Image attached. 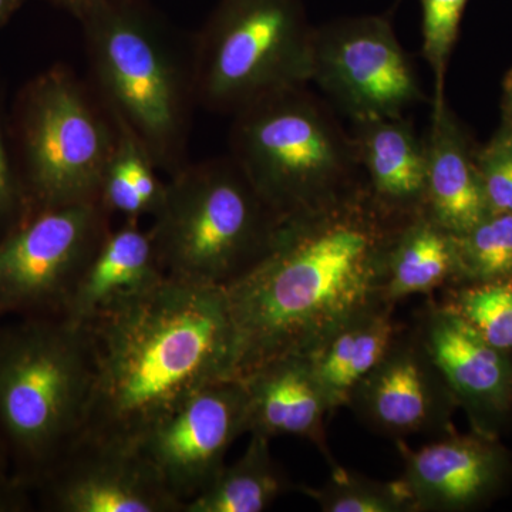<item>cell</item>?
Listing matches in <instances>:
<instances>
[{
	"label": "cell",
	"instance_id": "1",
	"mask_svg": "<svg viewBox=\"0 0 512 512\" xmlns=\"http://www.w3.org/2000/svg\"><path fill=\"white\" fill-rule=\"evenodd\" d=\"M403 222L365 185L281 221L264 256L224 288L235 332L234 377L284 355H308L353 315L384 301V258Z\"/></svg>",
	"mask_w": 512,
	"mask_h": 512
},
{
	"label": "cell",
	"instance_id": "2",
	"mask_svg": "<svg viewBox=\"0 0 512 512\" xmlns=\"http://www.w3.org/2000/svg\"><path fill=\"white\" fill-rule=\"evenodd\" d=\"M86 328L93 383L80 436L89 439L133 447L202 387L234 377V325L218 286L165 278Z\"/></svg>",
	"mask_w": 512,
	"mask_h": 512
},
{
	"label": "cell",
	"instance_id": "3",
	"mask_svg": "<svg viewBox=\"0 0 512 512\" xmlns=\"http://www.w3.org/2000/svg\"><path fill=\"white\" fill-rule=\"evenodd\" d=\"M79 22L93 89L157 170L177 174L198 106L192 37L148 0H111Z\"/></svg>",
	"mask_w": 512,
	"mask_h": 512
},
{
	"label": "cell",
	"instance_id": "4",
	"mask_svg": "<svg viewBox=\"0 0 512 512\" xmlns=\"http://www.w3.org/2000/svg\"><path fill=\"white\" fill-rule=\"evenodd\" d=\"M92 383L86 326L62 316L0 325V437L32 493L82 434Z\"/></svg>",
	"mask_w": 512,
	"mask_h": 512
},
{
	"label": "cell",
	"instance_id": "5",
	"mask_svg": "<svg viewBox=\"0 0 512 512\" xmlns=\"http://www.w3.org/2000/svg\"><path fill=\"white\" fill-rule=\"evenodd\" d=\"M228 144L229 156L281 220L363 184L350 130L308 84L276 90L232 114Z\"/></svg>",
	"mask_w": 512,
	"mask_h": 512
},
{
	"label": "cell",
	"instance_id": "6",
	"mask_svg": "<svg viewBox=\"0 0 512 512\" xmlns=\"http://www.w3.org/2000/svg\"><path fill=\"white\" fill-rule=\"evenodd\" d=\"M151 218L165 276L218 288L264 256L282 221L229 154L171 175Z\"/></svg>",
	"mask_w": 512,
	"mask_h": 512
},
{
	"label": "cell",
	"instance_id": "7",
	"mask_svg": "<svg viewBox=\"0 0 512 512\" xmlns=\"http://www.w3.org/2000/svg\"><path fill=\"white\" fill-rule=\"evenodd\" d=\"M313 33L305 0H220L192 37L198 106L232 116L311 83Z\"/></svg>",
	"mask_w": 512,
	"mask_h": 512
},
{
	"label": "cell",
	"instance_id": "8",
	"mask_svg": "<svg viewBox=\"0 0 512 512\" xmlns=\"http://www.w3.org/2000/svg\"><path fill=\"white\" fill-rule=\"evenodd\" d=\"M19 134L30 210L100 201L119 127L89 80L66 66L40 74L23 93Z\"/></svg>",
	"mask_w": 512,
	"mask_h": 512
},
{
	"label": "cell",
	"instance_id": "9",
	"mask_svg": "<svg viewBox=\"0 0 512 512\" xmlns=\"http://www.w3.org/2000/svg\"><path fill=\"white\" fill-rule=\"evenodd\" d=\"M113 217L101 201L33 208L0 237V318L62 316Z\"/></svg>",
	"mask_w": 512,
	"mask_h": 512
},
{
	"label": "cell",
	"instance_id": "10",
	"mask_svg": "<svg viewBox=\"0 0 512 512\" xmlns=\"http://www.w3.org/2000/svg\"><path fill=\"white\" fill-rule=\"evenodd\" d=\"M312 82L352 123L406 116L426 100L387 15L345 16L315 26Z\"/></svg>",
	"mask_w": 512,
	"mask_h": 512
},
{
	"label": "cell",
	"instance_id": "11",
	"mask_svg": "<svg viewBox=\"0 0 512 512\" xmlns=\"http://www.w3.org/2000/svg\"><path fill=\"white\" fill-rule=\"evenodd\" d=\"M244 433L247 393L241 380L229 377L192 394L133 447L184 508L217 478L229 447Z\"/></svg>",
	"mask_w": 512,
	"mask_h": 512
},
{
	"label": "cell",
	"instance_id": "12",
	"mask_svg": "<svg viewBox=\"0 0 512 512\" xmlns=\"http://www.w3.org/2000/svg\"><path fill=\"white\" fill-rule=\"evenodd\" d=\"M346 407L367 429L394 443L416 434L440 437L456 431L458 404L416 325L402 330L382 362L357 384Z\"/></svg>",
	"mask_w": 512,
	"mask_h": 512
},
{
	"label": "cell",
	"instance_id": "13",
	"mask_svg": "<svg viewBox=\"0 0 512 512\" xmlns=\"http://www.w3.org/2000/svg\"><path fill=\"white\" fill-rule=\"evenodd\" d=\"M33 494L50 512H183L136 448L83 436Z\"/></svg>",
	"mask_w": 512,
	"mask_h": 512
},
{
	"label": "cell",
	"instance_id": "14",
	"mask_svg": "<svg viewBox=\"0 0 512 512\" xmlns=\"http://www.w3.org/2000/svg\"><path fill=\"white\" fill-rule=\"evenodd\" d=\"M396 446L404 464L400 481L417 512L480 510L512 481V456L500 437L453 431L417 450L404 440Z\"/></svg>",
	"mask_w": 512,
	"mask_h": 512
},
{
	"label": "cell",
	"instance_id": "15",
	"mask_svg": "<svg viewBox=\"0 0 512 512\" xmlns=\"http://www.w3.org/2000/svg\"><path fill=\"white\" fill-rule=\"evenodd\" d=\"M416 328L471 430L500 437L512 416V355L439 302L427 303Z\"/></svg>",
	"mask_w": 512,
	"mask_h": 512
},
{
	"label": "cell",
	"instance_id": "16",
	"mask_svg": "<svg viewBox=\"0 0 512 512\" xmlns=\"http://www.w3.org/2000/svg\"><path fill=\"white\" fill-rule=\"evenodd\" d=\"M238 379L247 393V433L269 440L302 437L318 447L330 467L338 466L325 431L333 410L308 355L275 357Z\"/></svg>",
	"mask_w": 512,
	"mask_h": 512
},
{
	"label": "cell",
	"instance_id": "17",
	"mask_svg": "<svg viewBox=\"0 0 512 512\" xmlns=\"http://www.w3.org/2000/svg\"><path fill=\"white\" fill-rule=\"evenodd\" d=\"M363 185L376 207L394 222L426 212L424 138L407 116L353 121L350 128Z\"/></svg>",
	"mask_w": 512,
	"mask_h": 512
},
{
	"label": "cell",
	"instance_id": "18",
	"mask_svg": "<svg viewBox=\"0 0 512 512\" xmlns=\"http://www.w3.org/2000/svg\"><path fill=\"white\" fill-rule=\"evenodd\" d=\"M165 278L150 231L141 228L140 221L124 220L107 232L94 252L67 299L62 318L89 325L156 288Z\"/></svg>",
	"mask_w": 512,
	"mask_h": 512
},
{
	"label": "cell",
	"instance_id": "19",
	"mask_svg": "<svg viewBox=\"0 0 512 512\" xmlns=\"http://www.w3.org/2000/svg\"><path fill=\"white\" fill-rule=\"evenodd\" d=\"M426 146V214L441 227L463 235L484 220L490 210L477 167V150L470 134L447 99L431 103Z\"/></svg>",
	"mask_w": 512,
	"mask_h": 512
},
{
	"label": "cell",
	"instance_id": "20",
	"mask_svg": "<svg viewBox=\"0 0 512 512\" xmlns=\"http://www.w3.org/2000/svg\"><path fill=\"white\" fill-rule=\"evenodd\" d=\"M396 305L379 302L346 320L308 353L333 412L346 407L357 384L380 362L402 333Z\"/></svg>",
	"mask_w": 512,
	"mask_h": 512
},
{
	"label": "cell",
	"instance_id": "21",
	"mask_svg": "<svg viewBox=\"0 0 512 512\" xmlns=\"http://www.w3.org/2000/svg\"><path fill=\"white\" fill-rule=\"evenodd\" d=\"M460 281L456 235L426 212L394 231L384 258V301L397 305Z\"/></svg>",
	"mask_w": 512,
	"mask_h": 512
},
{
	"label": "cell",
	"instance_id": "22",
	"mask_svg": "<svg viewBox=\"0 0 512 512\" xmlns=\"http://www.w3.org/2000/svg\"><path fill=\"white\" fill-rule=\"evenodd\" d=\"M271 440L251 434L247 450L225 464L204 491L184 504L183 512H262L292 487L275 463Z\"/></svg>",
	"mask_w": 512,
	"mask_h": 512
},
{
	"label": "cell",
	"instance_id": "23",
	"mask_svg": "<svg viewBox=\"0 0 512 512\" xmlns=\"http://www.w3.org/2000/svg\"><path fill=\"white\" fill-rule=\"evenodd\" d=\"M439 303L494 348L512 355V276L448 286Z\"/></svg>",
	"mask_w": 512,
	"mask_h": 512
},
{
	"label": "cell",
	"instance_id": "24",
	"mask_svg": "<svg viewBox=\"0 0 512 512\" xmlns=\"http://www.w3.org/2000/svg\"><path fill=\"white\" fill-rule=\"evenodd\" d=\"M323 512H417L400 478L373 480L338 466L322 487H301Z\"/></svg>",
	"mask_w": 512,
	"mask_h": 512
},
{
	"label": "cell",
	"instance_id": "25",
	"mask_svg": "<svg viewBox=\"0 0 512 512\" xmlns=\"http://www.w3.org/2000/svg\"><path fill=\"white\" fill-rule=\"evenodd\" d=\"M456 244L458 284L512 276V214H488Z\"/></svg>",
	"mask_w": 512,
	"mask_h": 512
},
{
	"label": "cell",
	"instance_id": "26",
	"mask_svg": "<svg viewBox=\"0 0 512 512\" xmlns=\"http://www.w3.org/2000/svg\"><path fill=\"white\" fill-rule=\"evenodd\" d=\"M470 0H420L423 57L434 76L433 101L446 99V74Z\"/></svg>",
	"mask_w": 512,
	"mask_h": 512
},
{
	"label": "cell",
	"instance_id": "27",
	"mask_svg": "<svg viewBox=\"0 0 512 512\" xmlns=\"http://www.w3.org/2000/svg\"><path fill=\"white\" fill-rule=\"evenodd\" d=\"M477 167L490 214H512V133L500 127L477 150Z\"/></svg>",
	"mask_w": 512,
	"mask_h": 512
},
{
	"label": "cell",
	"instance_id": "28",
	"mask_svg": "<svg viewBox=\"0 0 512 512\" xmlns=\"http://www.w3.org/2000/svg\"><path fill=\"white\" fill-rule=\"evenodd\" d=\"M30 211L19 174L10 164L0 130V237Z\"/></svg>",
	"mask_w": 512,
	"mask_h": 512
},
{
	"label": "cell",
	"instance_id": "29",
	"mask_svg": "<svg viewBox=\"0 0 512 512\" xmlns=\"http://www.w3.org/2000/svg\"><path fill=\"white\" fill-rule=\"evenodd\" d=\"M32 495V491L16 480L10 466L8 451L0 437V512L28 510Z\"/></svg>",
	"mask_w": 512,
	"mask_h": 512
},
{
	"label": "cell",
	"instance_id": "30",
	"mask_svg": "<svg viewBox=\"0 0 512 512\" xmlns=\"http://www.w3.org/2000/svg\"><path fill=\"white\" fill-rule=\"evenodd\" d=\"M57 8L66 10L70 15L74 16L77 20L86 15L90 10L99 8L104 3H109L111 0H47Z\"/></svg>",
	"mask_w": 512,
	"mask_h": 512
},
{
	"label": "cell",
	"instance_id": "31",
	"mask_svg": "<svg viewBox=\"0 0 512 512\" xmlns=\"http://www.w3.org/2000/svg\"><path fill=\"white\" fill-rule=\"evenodd\" d=\"M501 114H503V123H501V128L512 133V69L504 79Z\"/></svg>",
	"mask_w": 512,
	"mask_h": 512
},
{
	"label": "cell",
	"instance_id": "32",
	"mask_svg": "<svg viewBox=\"0 0 512 512\" xmlns=\"http://www.w3.org/2000/svg\"><path fill=\"white\" fill-rule=\"evenodd\" d=\"M26 0H0V28L15 15Z\"/></svg>",
	"mask_w": 512,
	"mask_h": 512
}]
</instances>
